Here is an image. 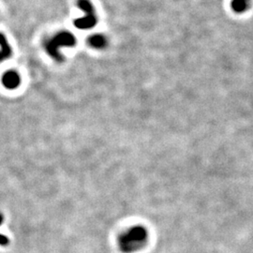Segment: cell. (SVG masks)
Returning a JSON list of instances; mask_svg holds the SVG:
<instances>
[{"instance_id": "1", "label": "cell", "mask_w": 253, "mask_h": 253, "mask_svg": "<svg viewBox=\"0 0 253 253\" xmlns=\"http://www.w3.org/2000/svg\"><path fill=\"white\" fill-rule=\"evenodd\" d=\"M148 241V232L142 225L131 227L118 237V247L123 253H134Z\"/></svg>"}, {"instance_id": "2", "label": "cell", "mask_w": 253, "mask_h": 253, "mask_svg": "<svg viewBox=\"0 0 253 253\" xmlns=\"http://www.w3.org/2000/svg\"><path fill=\"white\" fill-rule=\"evenodd\" d=\"M76 45V38L72 32L60 31L54 36L44 41L43 47L46 53L49 54L54 61L61 63L64 60L63 54L60 53L62 47H73Z\"/></svg>"}, {"instance_id": "3", "label": "cell", "mask_w": 253, "mask_h": 253, "mask_svg": "<svg viewBox=\"0 0 253 253\" xmlns=\"http://www.w3.org/2000/svg\"><path fill=\"white\" fill-rule=\"evenodd\" d=\"M2 84L8 89H15L21 84V77L16 71H7L2 77Z\"/></svg>"}, {"instance_id": "4", "label": "cell", "mask_w": 253, "mask_h": 253, "mask_svg": "<svg viewBox=\"0 0 253 253\" xmlns=\"http://www.w3.org/2000/svg\"><path fill=\"white\" fill-rule=\"evenodd\" d=\"M98 19L96 14H84V17H80L74 20L73 24L78 29H90L97 25Z\"/></svg>"}, {"instance_id": "5", "label": "cell", "mask_w": 253, "mask_h": 253, "mask_svg": "<svg viewBox=\"0 0 253 253\" xmlns=\"http://www.w3.org/2000/svg\"><path fill=\"white\" fill-rule=\"evenodd\" d=\"M11 48L7 41L6 37L0 33V62L8 59L11 55Z\"/></svg>"}, {"instance_id": "6", "label": "cell", "mask_w": 253, "mask_h": 253, "mask_svg": "<svg viewBox=\"0 0 253 253\" xmlns=\"http://www.w3.org/2000/svg\"><path fill=\"white\" fill-rule=\"evenodd\" d=\"M88 44L95 49H103L107 44V40L101 34H94L88 39Z\"/></svg>"}, {"instance_id": "7", "label": "cell", "mask_w": 253, "mask_h": 253, "mask_svg": "<svg viewBox=\"0 0 253 253\" xmlns=\"http://www.w3.org/2000/svg\"><path fill=\"white\" fill-rule=\"evenodd\" d=\"M77 6L84 14H95V9L89 0H77Z\"/></svg>"}, {"instance_id": "8", "label": "cell", "mask_w": 253, "mask_h": 253, "mask_svg": "<svg viewBox=\"0 0 253 253\" xmlns=\"http://www.w3.org/2000/svg\"><path fill=\"white\" fill-rule=\"evenodd\" d=\"M232 8L236 12H243L248 8L247 0H233Z\"/></svg>"}, {"instance_id": "9", "label": "cell", "mask_w": 253, "mask_h": 253, "mask_svg": "<svg viewBox=\"0 0 253 253\" xmlns=\"http://www.w3.org/2000/svg\"><path fill=\"white\" fill-rule=\"evenodd\" d=\"M3 221H4V217H3L2 213H0V226L2 225ZM9 238H8L6 235H1V234H0V246H1V247H7V246H9Z\"/></svg>"}]
</instances>
